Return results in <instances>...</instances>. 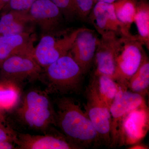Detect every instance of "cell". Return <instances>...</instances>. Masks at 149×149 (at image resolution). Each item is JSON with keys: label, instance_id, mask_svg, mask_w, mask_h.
<instances>
[{"label": "cell", "instance_id": "6da1fadb", "mask_svg": "<svg viewBox=\"0 0 149 149\" xmlns=\"http://www.w3.org/2000/svg\"><path fill=\"white\" fill-rule=\"evenodd\" d=\"M56 126L67 139L78 149L100 145L95 129L80 104L63 97L56 101Z\"/></svg>", "mask_w": 149, "mask_h": 149}, {"label": "cell", "instance_id": "7a4b0ae2", "mask_svg": "<svg viewBox=\"0 0 149 149\" xmlns=\"http://www.w3.org/2000/svg\"><path fill=\"white\" fill-rule=\"evenodd\" d=\"M44 69L48 94L65 95L81 91L84 74L69 53Z\"/></svg>", "mask_w": 149, "mask_h": 149}, {"label": "cell", "instance_id": "3957f363", "mask_svg": "<svg viewBox=\"0 0 149 149\" xmlns=\"http://www.w3.org/2000/svg\"><path fill=\"white\" fill-rule=\"evenodd\" d=\"M48 93L40 90H31L24 96L22 104L17 111L22 122L30 128L45 132L56 125V112Z\"/></svg>", "mask_w": 149, "mask_h": 149}, {"label": "cell", "instance_id": "277c9868", "mask_svg": "<svg viewBox=\"0 0 149 149\" xmlns=\"http://www.w3.org/2000/svg\"><path fill=\"white\" fill-rule=\"evenodd\" d=\"M81 28L59 29L44 34L34 48L33 57L37 63L44 69L69 53Z\"/></svg>", "mask_w": 149, "mask_h": 149}, {"label": "cell", "instance_id": "5b68a950", "mask_svg": "<svg viewBox=\"0 0 149 149\" xmlns=\"http://www.w3.org/2000/svg\"><path fill=\"white\" fill-rule=\"evenodd\" d=\"M147 56L143 46L134 37H121L116 61L114 80L127 87L130 78Z\"/></svg>", "mask_w": 149, "mask_h": 149}, {"label": "cell", "instance_id": "8992f818", "mask_svg": "<svg viewBox=\"0 0 149 149\" xmlns=\"http://www.w3.org/2000/svg\"><path fill=\"white\" fill-rule=\"evenodd\" d=\"M118 84V91L110 107L111 148L119 145L122 123L126 116L132 111L146 105L145 97L129 91L125 85Z\"/></svg>", "mask_w": 149, "mask_h": 149}, {"label": "cell", "instance_id": "52a82bcc", "mask_svg": "<svg viewBox=\"0 0 149 149\" xmlns=\"http://www.w3.org/2000/svg\"><path fill=\"white\" fill-rule=\"evenodd\" d=\"M85 112L97 133L100 144L111 145V116L110 109L99 98L92 83L86 89Z\"/></svg>", "mask_w": 149, "mask_h": 149}, {"label": "cell", "instance_id": "ba28073f", "mask_svg": "<svg viewBox=\"0 0 149 149\" xmlns=\"http://www.w3.org/2000/svg\"><path fill=\"white\" fill-rule=\"evenodd\" d=\"M43 68L32 54H19L9 57L1 63L5 80L17 84L41 78Z\"/></svg>", "mask_w": 149, "mask_h": 149}, {"label": "cell", "instance_id": "9c48e42d", "mask_svg": "<svg viewBox=\"0 0 149 149\" xmlns=\"http://www.w3.org/2000/svg\"><path fill=\"white\" fill-rule=\"evenodd\" d=\"M88 19L101 37H133L118 20L113 3H96Z\"/></svg>", "mask_w": 149, "mask_h": 149}, {"label": "cell", "instance_id": "30bf717a", "mask_svg": "<svg viewBox=\"0 0 149 149\" xmlns=\"http://www.w3.org/2000/svg\"><path fill=\"white\" fill-rule=\"evenodd\" d=\"M100 39L95 30L82 27L70 51L69 54L84 74L90 71L94 63Z\"/></svg>", "mask_w": 149, "mask_h": 149}, {"label": "cell", "instance_id": "8fae6325", "mask_svg": "<svg viewBox=\"0 0 149 149\" xmlns=\"http://www.w3.org/2000/svg\"><path fill=\"white\" fill-rule=\"evenodd\" d=\"M15 143L21 149H78L61 132L55 131L45 135L17 134Z\"/></svg>", "mask_w": 149, "mask_h": 149}, {"label": "cell", "instance_id": "7c38bea8", "mask_svg": "<svg viewBox=\"0 0 149 149\" xmlns=\"http://www.w3.org/2000/svg\"><path fill=\"white\" fill-rule=\"evenodd\" d=\"M121 37H101L100 38L94 59L95 68L94 74H104L114 80L116 61Z\"/></svg>", "mask_w": 149, "mask_h": 149}, {"label": "cell", "instance_id": "4fadbf2b", "mask_svg": "<svg viewBox=\"0 0 149 149\" xmlns=\"http://www.w3.org/2000/svg\"><path fill=\"white\" fill-rule=\"evenodd\" d=\"M28 13L33 23L38 24L44 34L59 29L64 17L50 0H36Z\"/></svg>", "mask_w": 149, "mask_h": 149}, {"label": "cell", "instance_id": "5bb4252c", "mask_svg": "<svg viewBox=\"0 0 149 149\" xmlns=\"http://www.w3.org/2000/svg\"><path fill=\"white\" fill-rule=\"evenodd\" d=\"M148 126V110L146 105L130 112L123 122L119 146L137 143L146 134Z\"/></svg>", "mask_w": 149, "mask_h": 149}, {"label": "cell", "instance_id": "9a60e30c", "mask_svg": "<svg viewBox=\"0 0 149 149\" xmlns=\"http://www.w3.org/2000/svg\"><path fill=\"white\" fill-rule=\"evenodd\" d=\"M35 35L32 32L17 35H0V63L9 57L19 54L33 55Z\"/></svg>", "mask_w": 149, "mask_h": 149}, {"label": "cell", "instance_id": "2e32d148", "mask_svg": "<svg viewBox=\"0 0 149 149\" xmlns=\"http://www.w3.org/2000/svg\"><path fill=\"white\" fill-rule=\"evenodd\" d=\"M34 23L25 12L8 10L0 17V35H17L32 32L29 24Z\"/></svg>", "mask_w": 149, "mask_h": 149}, {"label": "cell", "instance_id": "e0dca14e", "mask_svg": "<svg viewBox=\"0 0 149 149\" xmlns=\"http://www.w3.org/2000/svg\"><path fill=\"white\" fill-rule=\"evenodd\" d=\"M91 83L99 98L110 109L111 105L118 91V83L107 75L95 74H93Z\"/></svg>", "mask_w": 149, "mask_h": 149}, {"label": "cell", "instance_id": "ac0fdd59", "mask_svg": "<svg viewBox=\"0 0 149 149\" xmlns=\"http://www.w3.org/2000/svg\"><path fill=\"white\" fill-rule=\"evenodd\" d=\"M134 23L138 31L136 39L149 49V5L145 0H138Z\"/></svg>", "mask_w": 149, "mask_h": 149}, {"label": "cell", "instance_id": "d6986e66", "mask_svg": "<svg viewBox=\"0 0 149 149\" xmlns=\"http://www.w3.org/2000/svg\"><path fill=\"white\" fill-rule=\"evenodd\" d=\"M127 88L131 92L144 97L148 94L149 61L148 56L144 59L137 71L130 78Z\"/></svg>", "mask_w": 149, "mask_h": 149}, {"label": "cell", "instance_id": "ffe728a7", "mask_svg": "<svg viewBox=\"0 0 149 149\" xmlns=\"http://www.w3.org/2000/svg\"><path fill=\"white\" fill-rule=\"evenodd\" d=\"M138 0H117L112 3L118 20L130 35V28L134 23Z\"/></svg>", "mask_w": 149, "mask_h": 149}, {"label": "cell", "instance_id": "44dd1931", "mask_svg": "<svg viewBox=\"0 0 149 149\" xmlns=\"http://www.w3.org/2000/svg\"><path fill=\"white\" fill-rule=\"evenodd\" d=\"M19 96L17 84L6 80L0 83V111H8L16 106Z\"/></svg>", "mask_w": 149, "mask_h": 149}, {"label": "cell", "instance_id": "7402d4cb", "mask_svg": "<svg viewBox=\"0 0 149 149\" xmlns=\"http://www.w3.org/2000/svg\"><path fill=\"white\" fill-rule=\"evenodd\" d=\"M77 17L85 20L88 19L94 6L95 0H73Z\"/></svg>", "mask_w": 149, "mask_h": 149}, {"label": "cell", "instance_id": "603a6c76", "mask_svg": "<svg viewBox=\"0 0 149 149\" xmlns=\"http://www.w3.org/2000/svg\"><path fill=\"white\" fill-rule=\"evenodd\" d=\"M61 11L63 16L67 19L77 17L73 0H50Z\"/></svg>", "mask_w": 149, "mask_h": 149}, {"label": "cell", "instance_id": "cb8c5ba5", "mask_svg": "<svg viewBox=\"0 0 149 149\" xmlns=\"http://www.w3.org/2000/svg\"><path fill=\"white\" fill-rule=\"evenodd\" d=\"M36 0H10L3 9L27 12Z\"/></svg>", "mask_w": 149, "mask_h": 149}, {"label": "cell", "instance_id": "d4e9b609", "mask_svg": "<svg viewBox=\"0 0 149 149\" xmlns=\"http://www.w3.org/2000/svg\"><path fill=\"white\" fill-rule=\"evenodd\" d=\"M17 134L13 130L5 127L0 123V143L4 142L15 143Z\"/></svg>", "mask_w": 149, "mask_h": 149}, {"label": "cell", "instance_id": "484cf974", "mask_svg": "<svg viewBox=\"0 0 149 149\" xmlns=\"http://www.w3.org/2000/svg\"><path fill=\"white\" fill-rule=\"evenodd\" d=\"M15 148L13 142H4L0 143V149Z\"/></svg>", "mask_w": 149, "mask_h": 149}, {"label": "cell", "instance_id": "4316f807", "mask_svg": "<svg viewBox=\"0 0 149 149\" xmlns=\"http://www.w3.org/2000/svg\"><path fill=\"white\" fill-rule=\"evenodd\" d=\"M148 146L143 145V144H133V146L130 147L128 149H148Z\"/></svg>", "mask_w": 149, "mask_h": 149}, {"label": "cell", "instance_id": "83f0119b", "mask_svg": "<svg viewBox=\"0 0 149 149\" xmlns=\"http://www.w3.org/2000/svg\"><path fill=\"white\" fill-rule=\"evenodd\" d=\"M9 1L10 0H0V11L3 9Z\"/></svg>", "mask_w": 149, "mask_h": 149}]
</instances>
